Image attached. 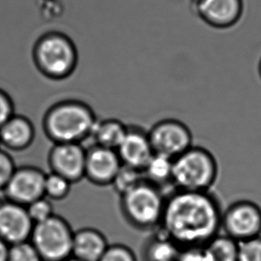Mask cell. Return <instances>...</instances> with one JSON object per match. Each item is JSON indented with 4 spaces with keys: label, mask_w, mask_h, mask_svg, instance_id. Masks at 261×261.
Listing matches in <instances>:
<instances>
[{
    "label": "cell",
    "mask_w": 261,
    "mask_h": 261,
    "mask_svg": "<svg viewBox=\"0 0 261 261\" xmlns=\"http://www.w3.org/2000/svg\"><path fill=\"white\" fill-rule=\"evenodd\" d=\"M166 195L145 179L120 196V210L125 221L134 229L152 232L163 221Z\"/></svg>",
    "instance_id": "cell-3"
},
{
    "label": "cell",
    "mask_w": 261,
    "mask_h": 261,
    "mask_svg": "<svg viewBox=\"0 0 261 261\" xmlns=\"http://www.w3.org/2000/svg\"><path fill=\"white\" fill-rule=\"evenodd\" d=\"M34 137L33 125L23 117L13 116L0 127V143L13 150L27 148Z\"/></svg>",
    "instance_id": "cell-16"
},
{
    "label": "cell",
    "mask_w": 261,
    "mask_h": 261,
    "mask_svg": "<svg viewBox=\"0 0 261 261\" xmlns=\"http://www.w3.org/2000/svg\"><path fill=\"white\" fill-rule=\"evenodd\" d=\"M72 185L73 184L69 180L53 172L46 174L45 197L49 199L50 201H63L69 196Z\"/></svg>",
    "instance_id": "cell-22"
},
{
    "label": "cell",
    "mask_w": 261,
    "mask_h": 261,
    "mask_svg": "<svg viewBox=\"0 0 261 261\" xmlns=\"http://www.w3.org/2000/svg\"><path fill=\"white\" fill-rule=\"evenodd\" d=\"M176 261H208L203 247L182 249Z\"/></svg>",
    "instance_id": "cell-28"
},
{
    "label": "cell",
    "mask_w": 261,
    "mask_h": 261,
    "mask_svg": "<svg viewBox=\"0 0 261 261\" xmlns=\"http://www.w3.org/2000/svg\"><path fill=\"white\" fill-rule=\"evenodd\" d=\"M97 120L88 103L67 99L50 107L44 117L43 127L54 144H82L91 138Z\"/></svg>",
    "instance_id": "cell-2"
},
{
    "label": "cell",
    "mask_w": 261,
    "mask_h": 261,
    "mask_svg": "<svg viewBox=\"0 0 261 261\" xmlns=\"http://www.w3.org/2000/svg\"><path fill=\"white\" fill-rule=\"evenodd\" d=\"M7 261H42L31 241L9 245Z\"/></svg>",
    "instance_id": "cell-23"
},
{
    "label": "cell",
    "mask_w": 261,
    "mask_h": 261,
    "mask_svg": "<svg viewBox=\"0 0 261 261\" xmlns=\"http://www.w3.org/2000/svg\"><path fill=\"white\" fill-rule=\"evenodd\" d=\"M223 210L212 191L173 190L166 195L160 228L181 250L203 247L220 233Z\"/></svg>",
    "instance_id": "cell-1"
},
{
    "label": "cell",
    "mask_w": 261,
    "mask_h": 261,
    "mask_svg": "<svg viewBox=\"0 0 261 261\" xmlns=\"http://www.w3.org/2000/svg\"><path fill=\"white\" fill-rule=\"evenodd\" d=\"M208 261H238V242L219 233L203 246Z\"/></svg>",
    "instance_id": "cell-20"
},
{
    "label": "cell",
    "mask_w": 261,
    "mask_h": 261,
    "mask_svg": "<svg viewBox=\"0 0 261 261\" xmlns=\"http://www.w3.org/2000/svg\"><path fill=\"white\" fill-rule=\"evenodd\" d=\"M116 152L122 165L141 171L154 154L148 132L137 125H128Z\"/></svg>",
    "instance_id": "cell-14"
},
{
    "label": "cell",
    "mask_w": 261,
    "mask_h": 261,
    "mask_svg": "<svg viewBox=\"0 0 261 261\" xmlns=\"http://www.w3.org/2000/svg\"><path fill=\"white\" fill-rule=\"evenodd\" d=\"M144 179L165 193L173 187V160L154 153L142 170Z\"/></svg>",
    "instance_id": "cell-19"
},
{
    "label": "cell",
    "mask_w": 261,
    "mask_h": 261,
    "mask_svg": "<svg viewBox=\"0 0 261 261\" xmlns=\"http://www.w3.org/2000/svg\"><path fill=\"white\" fill-rule=\"evenodd\" d=\"M34 59L37 67L46 77L64 81L70 78L78 67V48L71 37L64 32H46L36 43Z\"/></svg>",
    "instance_id": "cell-4"
},
{
    "label": "cell",
    "mask_w": 261,
    "mask_h": 261,
    "mask_svg": "<svg viewBox=\"0 0 261 261\" xmlns=\"http://www.w3.org/2000/svg\"><path fill=\"white\" fill-rule=\"evenodd\" d=\"M33 227L26 207L10 201L0 203V238L8 245L30 240Z\"/></svg>",
    "instance_id": "cell-13"
},
{
    "label": "cell",
    "mask_w": 261,
    "mask_h": 261,
    "mask_svg": "<svg viewBox=\"0 0 261 261\" xmlns=\"http://www.w3.org/2000/svg\"><path fill=\"white\" fill-rule=\"evenodd\" d=\"M14 116V108L10 98L0 91V127Z\"/></svg>",
    "instance_id": "cell-29"
},
{
    "label": "cell",
    "mask_w": 261,
    "mask_h": 261,
    "mask_svg": "<svg viewBox=\"0 0 261 261\" xmlns=\"http://www.w3.org/2000/svg\"><path fill=\"white\" fill-rule=\"evenodd\" d=\"M258 75H259V78H260L261 80V58L259 59V62H258Z\"/></svg>",
    "instance_id": "cell-31"
},
{
    "label": "cell",
    "mask_w": 261,
    "mask_h": 261,
    "mask_svg": "<svg viewBox=\"0 0 261 261\" xmlns=\"http://www.w3.org/2000/svg\"><path fill=\"white\" fill-rule=\"evenodd\" d=\"M147 132L154 153L170 159H175L194 145L190 127L173 118L157 121Z\"/></svg>",
    "instance_id": "cell-7"
},
{
    "label": "cell",
    "mask_w": 261,
    "mask_h": 261,
    "mask_svg": "<svg viewBox=\"0 0 261 261\" xmlns=\"http://www.w3.org/2000/svg\"><path fill=\"white\" fill-rule=\"evenodd\" d=\"M128 125L116 118L97 120L92 132L94 145L117 150L127 133Z\"/></svg>",
    "instance_id": "cell-18"
},
{
    "label": "cell",
    "mask_w": 261,
    "mask_h": 261,
    "mask_svg": "<svg viewBox=\"0 0 261 261\" xmlns=\"http://www.w3.org/2000/svg\"><path fill=\"white\" fill-rule=\"evenodd\" d=\"M109 243L105 233L95 227H82L74 231L71 256L82 261H99Z\"/></svg>",
    "instance_id": "cell-15"
},
{
    "label": "cell",
    "mask_w": 261,
    "mask_h": 261,
    "mask_svg": "<svg viewBox=\"0 0 261 261\" xmlns=\"http://www.w3.org/2000/svg\"><path fill=\"white\" fill-rule=\"evenodd\" d=\"M64 261H82L80 260V259H78V258H74V257H70V258H67V259H65V260Z\"/></svg>",
    "instance_id": "cell-32"
},
{
    "label": "cell",
    "mask_w": 261,
    "mask_h": 261,
    "mask_svg": "<svg viewBox=\"0 0 261 261\" xmlns=\"http://www.w3.org/2000/svg\"><path fill=\"white\" fill-rule=\"evenodd\" d=\"M99 261H138L134 251L122 244H109Z\"/></svg>",
    "instance_id": "cell-26"
},
{
    "label": "cell",
    "mask_w": 261,
    "mask_h": 261,
    "mask_svg": "<svg viewBox=\"0 0 261 261\" xmlns=\"http://www.w3.org/2000/svg\"><path fill=\"white\" fill-rule=\"evenodd\" d=\"M122 163L116 150L92 145L86 149L85 178L96 187H109Z\"/></svg>",
    "instance_id": "cell-12"
},
{
    "label": "cell",
    "mask_w": 261,
    "mask_h": 261,
    "mask_svg": "<svg viewBox=\"0 0 261 261\" xmlns=\"http://www.w3.org/2000/svg\"><path fill=\"white\" fill-rule=\"evenodd\" d=\"M144 180L141 170L122 165L113 179L111 187L119 195L127 193Z\"/></svg>",
    "instance_id": "cell-21"
},
{
    "label": "cell",
    "mask_w": 261,
    "mask_h": 261,
    "mask_svg": "<svg viewBox=\"0 0 261 261\" xmlns=\"http://www.w3.org/2000/svg\"><path fill=\"white\" fill-rule=\"evenodd\" d=\"M219 174L215 156L200 145H193L173 160V187L176 190L212 191Z\"/></svg>",
    "instance_id": "cell-5"
},
{
    "label": "cell",
    "mask_w": 261,
    "mask_h": 261,
    "mask_svg": "<svg viewBox=\"0 0 261 261\" xmlns=\"http://www.w3.org/2000/svg\"><path fill=\"white\" fill-rule=\"evenodd\" d=\"M30 218L34 224L43 222L55 215L52 201L46 197H42L33 201L26 207Z\"/></svg>",
    "instance_id": "cell-24"
},
{
    "label": "cell",
    "mask_w": 261,
    "mask_h": 261,
    "mask_svg": "<svg viewBox=\"0 0 261 261\" xmlns=\"http://www.w3.org/2000/svg\"><path fill=\"white\" fill-rule=\"evenodd\" d=\"M15 170L11 156L7 152L0 151V190L6 188Z\"/></svg>",
    "instance_id": "cell-27"
},
{
    "label": "cell",
    "mask_w": 261,
    "mask_h": 261,
    "mask_svg": "<svg viewBox=\"0 0 261 261\" xmlns=\"http://www.w3.org/2000/svg\"><path fill=\"white\" fill-rule=\"evenodd\" d=\"M221 230L239 242L261 236V207L251 200H238L223 211Z\"/></svg>",
    "instance_id": "cell-8"
},
{
    "label": "cell",
    "mask_w": 261,
    "mask_h": 261,
    "mask_svg": "<svg viewBox=\"0 0 261 261\" xmlns=\"http://www.w3.org/2000/svg\"><path fill=\"white\" fill-rule=\"evenodd\" d=\"M238 261H261V236L238 243Z\"/></svg>",
    "instance_id": "cell-25"
},
{
    "label": "cell",
    "mask_w": 261,
    "mask_h": 261,
    "mask_svg": "<svg viewBox=\"0 0 261 261\" xmlns=\"http://www.w3.org/2000/svg\"><path fill=\"white\" fill-rule=\"evenodd\" d=\"M46 176L42 170L33 167L15 170L4 189L8 201L27 207L33 201L45 197Z\"/></svg>",
    "instance_id": "cell-10"
},
{
    "label": "cell",
    "mask_w": 261,
    "mask_h": 261,
    "mask_svg": "<svg viewBox=\"0 0 261 261\" xmlns=\"http://www.w3.org/2000/svg\"><path fill=\"white\" fill-rule=\"evenodd\" d=\"M180 251L181 248L159 227L145 241L142 258L143 261H176Z\"/></svg>",
    "instance_id": "cell-17"
},
{
    "label": "cell",
    "mask_w": 261,
    "mask_h": 261,
    "mask_svg": "<svg viewBox=\"0 0 261 261\" xmlns=\"http://www.w3.org/2000/svg\"><path fill=\"white\" fill-rule=\"evenodd\" d=\"M9 245L0 238V261H7Z\"/></svg>",
    "instance_id": "cell-30"
},
{
    "label": "cell",
    "mask_w": 261,
    "mask_h": 261,
    "mask_svg": "<svg viewBox=\"0 0 261 261\" xmlns=\"http://www.w3.org/2000/svg\"><path fill=\"white\" fill-rule=\"evenodd\" d=\"M86 149L82 144H54L48 154L51 172L71 183L85 178Z\"/></svg>",
    "instance_id": "cell-11"
},
{
    "label": "cell",
    "mask_w": 261,
    "mask_h": 261,
    "mask_svg": "<svg viewBox=\"0 0 261 261\" xmlns=\"http://www.w3.org/2000/svg\"><path fill=\"white\" fill-rule=\"evenodd\" d=\"M74 230L62 216L34 224L30 238L42 261H64L71 257Z\"/></svg>",
    "instance_id": "cell-6"
},
{
    "label": "cell",
    "mask_w": 261,
    "mask_h": 261,
    "mask_svg": "<svg viewBox=\"0 0 261 261\" xmlns=\"http://www.w3.org/2000/svg\"><path fill=\"white\" fill-rule=\"evenodd\" d=\"M192 14L217 30L236 26L243 17L244 0H188Z\"/></svg>",
    "instance_id": "cell-9"
}]
</instances>
